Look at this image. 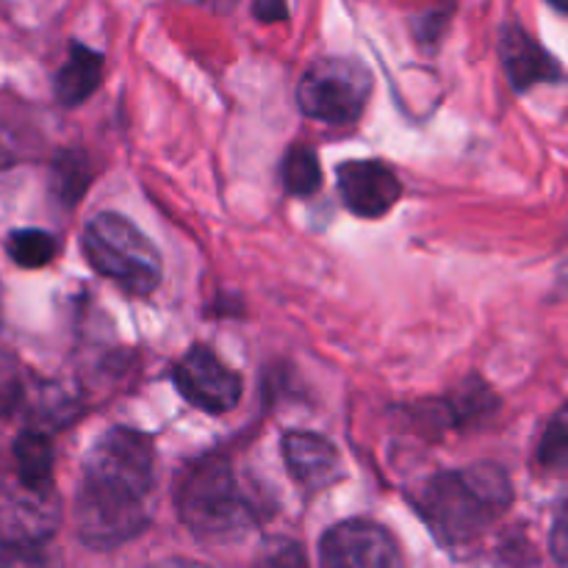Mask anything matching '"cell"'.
<instances>
[{"label": "cell", "mask_w": 568, "mask_h": 568, "mask_svg": "<svg viewBox=\"0 0 568 568\" xmlns=\"http://www.w3.org/2000/svg\"><path fill=\"white\" fill-rule=\"evenodd\" d=\"M338 194L355 216L377 220L397 205L403 183L383 161H349L338 166Z\"/></svg>", "instance_id": "obj_9"}, {"label": "cell", "mask_w": 568, "mask_h": 568, "mask_svg": "<svg viewBox=\"0 0 568 568\" xmlns=\"http://www.w3.org/2000/svg\"><path fill=\"white\" fill-rule=\"evenodd\" d=\"M499 53H503L505 72H508L510 83L516 92H527L536 83L558 81L564 72L560 64L525 31L521 26H505L503 39H499Z\"/></svg>", "instance_id": "obj_11"}, {"label": "cell", "mask_w": 568, "mask_h": 568, "mask_svg": "<svg viewBox=\"0 0 568 568\" xmlns=\"http://www.w3.org/2000/svg\"><path fill=\"white\" fill-rule=\"evenodd\" d=\"M255 14L261 17V22L286 20V6H281V3H258V6H255Z\"/></svg>", "instance_id": "obj_23"}, {"label": "cell", "mask_w": 568, "mask_h": 568, "mask_svg": "<svg viewBox=\"0 0 568 568\" xmlns=\"http://www.w3.org/2000/svg\"><path fill=\"white\" fill-rule=\"evenodd\" d=\"M175 386L205 414H227L242 399V377L209 347H192L175 366Z\"/></svg>", "instance_id": "obj_7"}, {"label": "cell", "mask_w": 568, "mask_h": 568, "mask_svg": "<svg viewBox=\"0 0 568 568\" xmlns=\"http://www.w3.org/2000/svg\"><path fill=\"white\" fill-rule=\"evenodd\" d=\"M181 521L200 538L225 541L242 536L255 521V510L239 488L231 464L222 458L197 460L178 488Z\"/></svg>", "instance_id": "obj_2"}, {"label": "cell", "mask_w": 568, "mask_h": 568, "mask_svg": "<svg viewBox=\"0 0 568 568\" xmlns=\"http://www.w3.org/2000/svg\"><path fill=\"white\" fill-rule=\"evenodd\" d=\"M372 98V75L361 61L320 59L305 70L297 103L305 116L325 125H349L364 114Z\"/></svg>", "instance_id": "obj_5"}, {"label": "cell", "mask_w": 568, "mask_h": 568, "mask_svg": "<svg viewBox=\"0 0 568 568\" xmlns=\"http://www.w3.org/2000/svg\"><path fill=\"white\" fill-rule=\"evenodd\" d=\"M22 394V381L20 369H17V361L9 349L0 347V416L14 410V405L20 403Z\"/></svg>", "instance_id": "obj_20"}, {"label": "cell", "mask_w": 568, "mask_h": 568, "mask_svg": "<svg viewBox=\"0 0 568 568\" xmlns=\"http://www.w3.org/2000/svg\"><path fill=\"white\" fill-rule=\"evenodd\" d=\"M9 255L14 264H20L22 270H39V266H48L55 258L59 247H55V239L44 231H17L9 236Z\"/></svg>", "instance_id": "obj_16"}, {"label": "cell", "mask_w": 568, "mask_h": 568, "mask_svg": "<svg viewBox=\"0 0 568 568\" xmlns=\"http://www.w3.org/2000/svg\"><path fill=\"white\" fill-rule=\"evenodd\" d=\"M83 255L98 275L128 294H153L161 283V255L155 244L122 214H98L83 227Z\"/></svg>", "instance_id": "obj_3"}, {"label": "cell", "mask_w": 568, "mask_h": 568, "mask_svg": "<svg viewBox=\"0 0 568 568\" xmlns=\"http://www.w3.org/2000/svg\"><path fill=\"white\" fill-rule=\"evenodd\" d=\"M148 527V508L136 505H120L111 499L94 497V494H75V530L87 547L114 549L131 541Z\"/></svg>", "instance_id": "obj_8"}, {"label": "cell", "mask_w": 568, "mask_h": 568, "mask_svg": "<svg viewBox=\"0 0 568 568\" xmlns=\"http://www.w3.org/2000/svg\"><path fill=\"white\" fill-rule=\"evenodd\" d=\"M103 81V59L83 44H72L55 75V98L64 105H78L92 98Z\"/></svg>", "instance_id": "obj_13"}, {"label": "cell", "mask_w": 568, "mask_h": 568, "mask_svg": "<svg viewBox=\"0 0 568 568\" xmlns=\"http://www.w3.org/2000/svg\"><path fill=\"white\" fill-rule=\"evenodd\" d=\"M283 186L288 189L297 197H311L314 192H320L322 186V166L320 159L311 148L297 144L286 153L283 159Z\"/></svg>", "instance_id": "obj_15"}, {"label": "cell", "mask_w": 568, "mask_h": 568, "mask_svg": "<svg viewBox=\"0 0 568 568\" xmlns=\"http://www.w3.org/2000/svg\"><path fill=\"white\" fill-rule=\"evenodd\" d=\"M11 494L0 503V538L3 544H44L59 525L55 494Z\"/></svg>", "instance_id": "obj_10"}, {"label": "cell", "mask_w": 568, "mask_h": 568, "mask_svg": "<svg viewBox=\"0 0 568 568\" xmlns=\"http://www.w3.org/2000/svg\"><path fill=\"white\" fill-rule=\"evenodd\" d=\"M552 555L560 566L568 568V503L560 505L552 527Z\"/></svg>", "instance_id": "obj_22"}, {"label": "cell", "mask_w": 568, "mask_h": 568, "mask_svg": "<svg viewBox=\"0 0 568 568\" xmlns=\"http://www.w3.org/2000/svg\"><path fill=\"white\" fill-rule=\"evenodd\" d=\"M89 186V172L87 161L78 153H64L59 161H55L53 170V189L59 194L61 203L72 205Z\"/></svg>", "instance_id": "obj_18"}, {"label": "cell", "mask_w": 568, "mask_h": 568, "mask_svg": "<svg viewBox=\"0 0 568 568\" xmlns=\"http://www.w3.org/2000/svg\"><path fill=\"white\" fill-rule=\"evenodd\" d=\"M320 558L322 568H405L392 532L366 519L331 527L320 544Z\"/></svg>", "instance_id": "obj_6"}, {"label": "cell", "mask_w": 568, "mask_h": 568, "mask_svg": "<svg viewBox=\"0 0 568 568\" xmlns=\"http://www.w3.org/2000/svg\"><path fill=\"white\" fill-rule=\"evenodd\" d=\"M283 455L294 480L308 491H320L342 477V458L336 447L316 433H288L283 438Z\"/></svg>", "instance_id": "obj_12"}, {"label": "cell", "mask_w": 568, "mask_h": 568, "mask_svg": "<svg viewBox=\"0 0 568 568\" xmlns=\"http://www.w3.org/2000/svg\"><path fill=\"white\" fill-rule=\"evenodd\" d=\"M0 568H61V564L44 544H3Z\"/></svg>", "instance_id": "obj_19"}, {"label": "cell", "mask_w": 568, "mask_h": 568, "mask_svg": "<svg viewBox=\"0 0 568 568\" xmlns=\"http://www.w3.org/2000/svg\"><path fill=\"white\" fill-rule=\"evenodd\" d=\"M142 568H211L205 564H194V560H181V558H172V560H159V564H148Z\"/></svg>", "instance_id": "obj_24"}, {"label": "cell", "mask_w": 568, "mask_h": 568, "mask_svg": "<svg viewBox=\"0 0 568 568\" xmlns=\"http://www.w3.org/2000/svg\"><path fill=\"white\" fill-rule=\"evenodd\" d=\"M538 464L544 469H568V403L560 405L538 442Z\"/></svg>", "instance_id": "obj_17"}, {"label": "cell", "mask_w": 568, "mask_h": 568, "mask_svg": "<svg viewBox=\"0 0 568 568\" xmlns=\"http://www.w3.org/2000/svg\"><path fill=\"white\" fill-rule=\"evenodd\" d=\"M17 483L31 494H53V447L37 430H26L14 442Z\"/></svg>", "instance_id": "obj_14"}, {"label": "cell", "mask_w": 568, "mask_h": 568, "mask_svg": "<svg viewBox=\"0 0 568 568\" xmlns=\"http://www.w3.org/2000/svg\"><path fill=\"white\" fill-rule=\"evenodd\" d=\"M510 503V477L497 464H477L433 477L422 494V514L447 541H469L494 525Z\"/></svg>", "instance_id": "obj_1"}, {"label": "cell", "mask_w": 568, "mask_h": 568, "mask_svg": "<svg viewBox=\"0 0 568 568\" xmlns=\"http://www.w3.org/2000/svg\"><path fill=\"white\" fill-rule=\"evenodd\" d=\"M261 568H308L297 544H277L264 558Z\"/></svg>", "instance_id": "obj_21"}, {"label": "cell", "mask_w": 568, "mask_h": 568, "mask_svg": "<svg viewBox=\"0 0 568 568\" xmlns=\"http://www.w3.org/2000/svg\"><path fill=\"white\" fill-rule=\"evenodd\" d=\"M155 480V449L144 433L114 427L98 438L83 464L81 488L125 505H144Z\"/></svg>", "instance_id": "obj_4"}]
</instances>
